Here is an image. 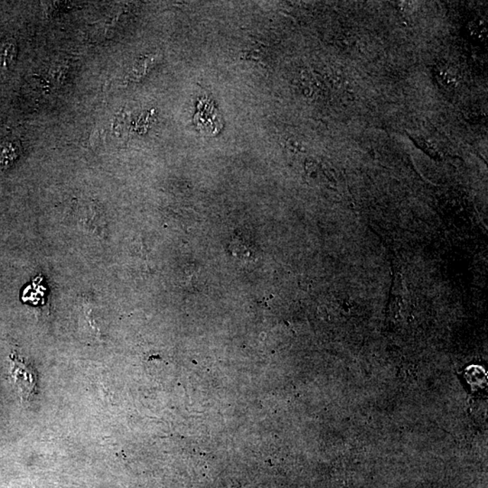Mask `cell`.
<instances>
[{"instance_id":"6da1fadb","label":"cell","mask_w":488,"mask_h":488,"mask_svg":"<svg viewBox=\"0 0 488 488\" xmlns=\"http://www.w3.org/2000/svg\"><path fill=\"white\" fill-rule=\"evenodd\" d=\"M11 360L12 382L17 388L22 399L27 400L34 395L37 382V374L34 368L15 352H13L11 355Z\"/></svg>"},{"instance_id":"7a4b0ae2","label":"cell","mask_w":488,"mask_h":488,"mask_svg":"<svg viewBox=\"0 0 488 488\" xmlns=\"http://www.w3.org/2000/svg\"><path fill=\"white\" fill-rule=\"evenodd\" d=\"M18 48L14 40H8L0 44V71L11 70L17 60Z\"/></svg>"},{"instance_id":"3957f363","label":"cell","mask_w":488,"mask_h":488,"mask_svg":"<svg viewBox=\"0 0 488 488\" xmlns=\"http://www.w3.org/2000/svg\"><path fill=\"white\" fill-rule=\"evenodd\" d=\"M436 77L442 87L448 90H455L460 83L457 71L448 66H439L436 71Z\"/></svg>"},{"instance_id":"277c9868","label":"cell","mask_w":488,"mask_h":488,"mask_svg":"<svg viewBox=\"0 0 488 488\" xmlns=\"http://www.w3.org/2000/svg\"><path fill=\"white\" fill-rule=\"evenodd\" d=\"M468 32L473 40L484 42L487 38V23L482 19L477 18L471 21L468 25Z\"/></svg>"},{"instance_id":"5b68a950","label":"cell","mask_w":488,"mask_h":488,"mask_svg":"<svg viewBox=\"0 0 488 488\" xmlns=\"http://www.w3.org/2000/svg\"><path fill=\"white\" fill-rule=\"evenodd\" d=\"M16 158H17V151L12 145L0 148V169H5L6 167L11 166Z\"/></svg>"},{"instance_id":"8992f818","label":"cell","mask_w":488,"mask_h":488,"mask_svg":"<svg viewBox=\"0 0 488 488\" xmlns=\"http://www.w3.org/2000/svg\"><path fill=\"white\" fill-rule=\"evenodd\" d=\"M416 142H418L419 146L424 148L429 153H432H432L435 154L436 150H436L435 144L433 143L432 141L427 140V138H419Z\"/></svg>"}]
</instances>
